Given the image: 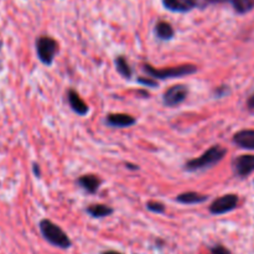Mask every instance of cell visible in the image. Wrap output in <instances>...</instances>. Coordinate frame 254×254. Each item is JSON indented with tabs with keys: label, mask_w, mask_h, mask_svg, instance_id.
Listing matches in <instances>:
<instances>
[{
	"label": "cell",
	"mask_w": 254,
	"mask_h": 254,
	"mask_svg": "<svg viewBox=\"0 0 254 254\" xmlns=\"http://www.w3.org/2000/svg\"><path fill=\"white\" fill-rule=\"evenodd\" d=\"M136 123V119L130 114L109 113L106 117V124L112 128H129Z\"/></svg>",
	"instance_id": "8"
},
{
	"label": "cell",
	"mask_w": 254,
	"mask_h": 254,
	"mask_svg": "<svg viewBox=\"0 0 254 254\" xmlns=\"http://www.w3.org/2000/svg\"><path fill=\"white\" fill-rule=\"evenodd\" d=\"M32 171H34L35 176H36L37 179H40V178H41V170H40V166L37 165L36 163H34V164H32Z\"/></svg>",
	"instance_id": "23"
},
{
	"label": "cell",
	"mask_w": 254,
	"mask_h": 254,
	"mask_svg": "<svg viewBox=\"0 0 254 254\" xmlns=\"http://www.w3.org/2000/svg\"><path fill=\"white\" fill-rule=\"evenodd\" d=\"M226 154H227V150L222 145H213L198 158L186 161L184 169L189 173H196V171L211 169L220 164L226 156Z\"/></svg>",
	"instance_id": "1"
},
{
	"label": "cell",
	"mask_w": 254,
	"mask_h": 254,
	"mask_svg": "<svg viewBox=\"0 0 254 254\" xmlns=\"http://www.w3.org/2000/svg\"><path fill=\"white\" fill-rule=\"evenodd\" d=\"M189 94V87L185 84H175L164 92L163 102L166 107H178L186 101Z\"/></svg>",
	"instance_id": "6"
},
{
	"label": "cell",
	"mask_w": 254,
	"mask_h": 254,
	"mask_svg": "<svg viewBox=\"0 0 254 254\" xmlns=\"http://www.w3.org/2000/svg\"><path fill=\"white\" fill-rule=\"evenodd\" d=\"M146 208H148L150 212L154 213H164L165 212V205L160 201H148L146 202Z\"/></svg>",
	"instance_id": "18"
},
{
	"label": "cell",
	"mask_w": 254,
	"mask_h": 254,
	"mask_svg": "<svg viewBox=\"0 0 254 254\" xmlns=\"http://www.w3.org/2000/svg\"><path fill=\"white\" fill-rule=\"evenodd\" d=\"M138 83L144 87H148V88L149 87H151V88H156V87L159 86L158 81L151 78V77H138Z\"/></svg>",
	"instance_id": "19"
},
{
	"label": "cell",
	"mask_w": 254,
	"mask_h": 254,
	"mask_svg": "<svg viewBox=\"0 0 254 254\" xmlns=\"http://www.w3.org/2000/svg\"><path fill=\"white\" fill-rule=\"evenodd\" d=\"M210 253L211 254H232V252H231L227 247H225V246L222 245H217L211 247Z\"/></svg>",
	"instance_id": "20"
},
{
	"label": "cell",
	"mask_w": 254,
	"mask_h": 254,
	"mask_svg": "<svg viewBox=\"0 0 254 254\" xmlns=\"http://www.w3.org/2000/svg\"><path fill=\"white\" fill-rule=\"evenodd\" d=\"M67 102H68L72 111H73L76 114H78V116L84 117L88 114L89 112L88 106H87L86 102L81 98V96H79L74 89L69 88L68 91H67Z\"/></svg>",
	"instance_id": "9"
},
{
	"label": "cell",
	"mask_w": 254,
	"mask_h": 254,
	"mask_svg": "<svg viewBox=\"0 0 254 254\" xmlns=\"http://www.w3.org/2000/svg\"><path fill=\"white\" fill-rule=\"evenodd\" d=\"M101 254H123V253L118 252V251H104V252H102Z\"/></svg>",
	"instance_id": "26"
},
{
	"label": "cell",
	"mask_w": 254,
	"mask_h": 254,
	"mask_svg": "<svg viewBox=\"0 0 254 254\" xmlns=\"http://www.w3.org/2000/svg\"><path fill=\"white\" fill-rule=\"evenodd\" d=\"M39 227L42 237L54 247L61 248V250H68L72 246V242L68 236H67V233L52 221L47 220V218L41 220L39 223Z\"/></svg>",
	"instance_id": "3"
},
{
	"label": "cell",
	"mask_w": 254,
	"mask_h": 254,
	"mask_svg": "<svg viewBox=\"0 0 254 254\" xmlns=\"http://www.w3.org/2000/svg\"><path fill=\"white\" fill-rule=\"evenodd\" d=\"M143 71L148 74L149 77L154 79H168V78H178V77L190 76L197 72V66L191 64H180V66L169 67V68H155L148 62H144L141 64Z\"/></svg>",
	"instance_id": "2"
},
{
	"label": "cell",
	"mask_w": 254,
	"mask_h": 254,
	"mask_svg": "<svg viewBox=\"0 0 254 254\" xmlns=\"http://www.w3.org/2000/svg\"><path fill=\"white\" fill-rule=\"evenodd\" d=\"M36 54L40 61L46 66L54 62L55 57L59 54V42L50 36H40L36 39Z\"/></svg>",
	"instance_id": "4"
},
{
	"label": "cell",
	"mask_w": 254,
	"mask_h": 254,
	"mask_svg": "<svg viewBox=\"0 0 254 254\" xmlns=\"http://www.w3.org/2000/svg\"><path fill=\"white\" fill-rule=\"evenodd\" d=\"M155 35L158 39L164 40V41H168V40H171L175 35V31H174V27L170 22L168 21H159L156 22L155 25Z\"/></svg>",
	"instance_id": "15"
},
{
	"label": "cell",
	"mask_w": 254,
	"mask_h": 254,
	"mask_svg": "<svg viewBox=\"0 0 254 254\" xmlns=\"http://www.w3.org/2000/svg\"><path fill=\"white\" fill-rule=\"evenodd\" d=\"M247 108L250 111H254V93L247 99Z\"/></svg>",
	"instance_id": "24"
},
{
	"label": "cell",
	"mask_w": 254,
	"mask_h": 254,
	"mask_svg": "<svg viewBox=\"0 0 254 254\" xmlns=\"http://www.w3.org/2000/svg\"><path fill=\"white\" fill-rule=\"evenodd\" d=\"M102 180L99 176L93 175V174H87V175H82L77 179V185L81 189H83L86 192L88 193H96L101 188Z\"/></svg>",
	"instance_id": "11"
},
{
	"label": "cell",
	"mask_w": 254,
	"mask_h": 254,
	"mask_svg": "<svg viewBox=\"0 0 254 254\" xmlns=\"http://www.w3.org/2000/svg\"><path fill=\"white\" fill-rule=\"evenodd\" d=\"M227 88H228V87H226V86L217 87V88L215 89V96H216V97H222V96H225V94L227 93Z\"/></svg>",
	"instance_id": "21"
},
{
	"label": "cell",
	"mask_w": 254,
	"mask_h": 254,
	"mask_svg": "<svg viewBox=\"0 0 254 254\" xmlns=\"http://www.w3.org/2000/svg\"><path fill=\"white\" fill-rule=\"evenodd\" d=\"M164 6L174 12H188L197 6L196 0H161Z\"/></svg>",
	"instance_id": "12"
},
{
	"label": "cell",
	"mask_w": 254,
	"mask_h": 254,
	"mask_svg": "<svg viewBox=\"0 0 254 254\" xmlns=\"http://www.w3.org/2000/svg\"><path fill=\"white\" fill-rule=\"evenodd\" d=\"M87 213L93 218H104L111 216L114 212L111 206L103 205V203H93L86 208Z\"/></svg>",
	"instance_id": "14"
},
{
	"label": "cell",
	"mask_w": 254,
	"mask_h": 254,
	"mask_svg": "<svg viewBox=\"0 0 254 254\" xmlns=\"http://www.w3.org/2000/svg\"><path fill=\"white\" fill-rule=\"evenodd\" d=\"M114 64H116L117 71H118V73L121 74L123 78H126V79L131 78V76H133V69H131L130 64H128V61H127L126 57L124 56L116 57V61H114Z\"/></svg>",
	"instance_id": "16"
},
{
	"label": "cell",
	"mask_w": 254,
	"mask_h": 254,
	"mask_svg": "<svg viewBox=\"0 0 254 254\" xmlns=\"http://www.w3.org/2000/svg\"><path fill=\"white\" fill-rule=\"evenodd\" d=\"M232 6L238 14H247L254 9V0H235Z\"/></svg>",
	"instance_id": "17"
},
{
	"label": "cell",
	"mask_w": 254,
	"mask_h": 254,
	"mask_svg": "<svg viewBox=\"0 0 254 254\" xmlns=\"http://www.w3.org/2000/svg\"><path fill=\"white\" fill-rule=\"evenodd\" d=\"M232 169L238 178H247L254 171V155L246 154L236 156L232 161Z\"/></svg>",
	"instance_id": "7"
},
{
	"label": "cell",
	"mask_w": 254,
	"mask_h": 254,
	"mask_svg": "<svg viewBox=\"0 0 254 254\" xmlns=\"http://www.w3.org/2000/svg\"><path fill=\"white\" fill-rule=\"evenodd\" d=\"M126 166H127V169H129V170H139V166L138 165H133V164L126 163Z\"/></svg>",
	"instance_id": "25"
},
{
	"label": "cell",
	"mask_w": 254,
	"mask_h": 254,
	"mask_svg": "<svg viewBox=\"0 0 254 254\" xmlns=\"http://www.w3.org/2000/svg\"><path fill=\"white\" fill-rule=\"evenodd\" d=\"M207 4H223V2H230L231 5H233L235 0H205Z\"/></svg>",
	"instance_id": "22"
},
{
	"label": "cell",
	"mask_w": 254,
	"mask_h": 254,
	"mask_svg": "<svg viewBox=\"0 0 254 254\" xmlns=\"http://www.w3.org/2000/svg\"><path fill=\"white\" fill-rule=\"evenodd\" d=\"M179 203L183 205H197V203H203L208 200L207 195L196 192V191H186V192L180 193L175 198Z\"/></svg>",
	"instance_id": "13"
},
{
	"label": "cell",
	"mask_w": 254,
	"mask_h": 254,
	"mask_svg": "<svg viewBox=\"0 0 254 254\" xmlns=\"http://www.w3.org/2000/svg\"><path fill=\"white\" fill-rule=\"evenodd\" d=\"M238 202H240V197L236 193H227V195L220 196L213 200L208 210L212 215H223V213H228L236 210Z\"/></svg>",
	"instance_id": "5"
},
{
	"label": "cell",
	"mask_w": 254,
	"mask_h": 254,
	"mask_svg": "<svg viewBox=\"0 0 254 254\" xmlns=\"http://www.w3.org/2000/svg\"><path fill=\"white\" fill-rule=\"evenodd\" d=\"M233 143L241 149L254 150V129H243L233 135Z\"/></svg>",
	"instance_id": "10"
}]
</instances>
